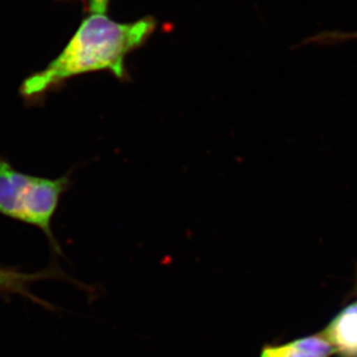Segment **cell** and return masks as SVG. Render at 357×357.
Returning a JSON list of instances; mask_svg holds the SVG:
<instances>
[{"label": "cell", "mask_w": 357, "mask_h": 357, "mask_svg": "<svg viewBox=\"0 0 357 357\" xmlns=\"http://www.w3.org/2000/svg\"><path fill=\"white\" fill-rule=\"evenodd\" d=\"M153 28L151 19L120 24L105 13H93L80 24L59 57L24 80L21 94L36 98L64 80L94 71L107 70L122 78L124 59L149 38Z\"/></svg>", "instance_id": "obj_1"}, {"label": "cell", "mask_w": 357, "mask_h": 357, "mask_svg": "<svg viewBox=\"0 0 357 357\" xmlns=\"http://www.w3.org/2000/svg\"><path fill=\"white\" fill-rule=\"evenodd\" d=\"M69 183L68 176L59 178L33 176L22 202L20 220L40 227L55 246L52 220L59 206L61 196L68 189Z\"/></svg>", "instance_id": "obj_2"}, {"label": "cell", "mask_w": 357, "mask_h": 357, "mask_svg": "<svg viewBox=\"0 0 357 357\" xmlns=\"http://www.w3.org/2000/svg\"><path fill=\"white\" fill-rule=\"evenodd\" d=\"M31 178L0 158V213L20 220L22 202Z\"/></svg>", "instance_id": "obj_3"}, {"label": "cell", "mask_w": 357, "mask_h": 357, "mask_svg": "<svg viewBox=\"0 0 357 357\" xmlns=\"http://www.w3.org/2000/svg\"><path fill=\"white\" fill-rule=\"evenodd\" d=\"M324 337L341 357H357V301L337 313Z\"/></svg>", "instance_id": "obj_4"}, {"label": "cell", "mask_w": 357, "mask_h": 357, "mask_svg": "<svg viewBox=\"0 0 357 357\" xmlns=\"http://www.w3.org/2000/svg\"><path fill=\"white\" fill-rule=\"evenodd\" d=\"M334 348L324 334L299 337L284 344H265L259 357H331Z\"/></svg>", "instance_id": "obj_5"}, {"label": "cell", "mask_w": 357, "mask_h": 357, "mask_svg": "<svg viewBox=\"0 0 357 357\" xmlns=\"http://www.w3.org/2000/svg\"><path fill=\"white\" fill-rule=\"evenodd\" d=\"M55 275L52 271H45V273H36V274H24L20 271H10V269H3L0 268V292L3 294H17V295L24 296L31 301L41 304V305L49 306L47 303L38 299L36 296L31 294L29 290V285L33 282L38 281L42 278H54Z\"/></svg>", "instance_id": "obj_6"}, {"label": "cell", "mask_w": 357, "mask_h": 357, "mask_svg": "<svg viewBox=\"0 0 357 357\" xmlns=\"http://www.w3.org/2000/svg\"><path fill=\"white\" fill-rule=\"evenodd\" d=\"M349 40H357V31L355 33H344V31H327L323 34L318 35L314 41L323 42V43H337V42L349 41Z\"/></svg>", "instance_id": "obj_7"}, {"label": "cell", "mask_w": 357, "mask_h": 357, "mask_svg": "<svg viewBox=\"0 0 357 357\" xmlns=\"http://www.w3.org/2000/svg\"><path fill=\"white\" fill-rule=\"evenodd\" d=\"M108 0H89V6L93 13H105Z\"/></svg>", "instance_id": "obj_8"}, {"label": "cell", "mask_w": 357, "mask_h": 357, "mask_svg": "<svg viewBox=\"0 0 357 357\" xmlns=\"http://www.w3.org/2000/svg\"><path fill=\"white\" fill-rule=\"evenodd\" d=\"M355 295H357V284H356V288H355Z\"/></svg>", "instance_id": "obj_9"}]
</instances>
